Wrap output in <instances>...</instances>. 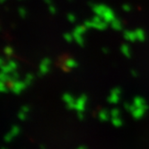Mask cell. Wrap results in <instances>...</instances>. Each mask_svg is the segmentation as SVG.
I'll list each match as a JSON object with an SVG mask.
<instances>
[{
  "label": "cell",
  "instance_id": "ac0fdd59",
  "mask_svg": "<svg viewBox=\"0 0 149 149\" xmlns=\"http://www.w3.org/2000/svg\"><path fill=\"white\" fill-rule=\"evenodd\" d=\"M77 115H78V118L82 120L83 119H84V115H83V111H78V113H77Z\"/></svg>",
  "mask_w": 149,
  "mask_h": 149
},
{
  "label": "cell",
  "instance_id": "30bf717a",
  "mask_svg": "<svg viewBox=\"0 0 149 149\" xmlns=\"http://www.w3.org/2000/svg\"><path fill=\"white\" fill-rule=\"evenodd\" d=\"M110 115H111V114H110L109 112H107L106 111H101L100 114H99V118H100L101 120L106 121V120H109Z\"/></svg>",
  "mask_w": 149,
  "mask_h": 149
},
{
  "label": "cell",
  "instance_id": "8fae6325",
  "mask_svg": "<svg viewBox=\"0 0 149 149\" xmlns=\"http://www.w3.org/2000/svg\"><path fill=\"white\" fill-rule=\"evenodd\" d=\"M65 65H66L68 68H76V67L77 66V62L74 61V59L68 58V59L66 61V64H65Z\"/></svg>",
  "mask_w": 149,
  "mask_h": 149
},
{
  "label": "cell",
  "instance_id": "8992f818",
  "mask_svg": "<svg viewBox=\"0 0 149 149\" xmlns=\"http://www.w3.org/2000/svg\"><path fill=\"white\" fill-rule=\"evenodd\" d=\"M120 90L119 88H116L114 89L111 95H110V97H109V102H111V103H116V102H118L120 101Z\"/></svg>",
  "mask_w": 149,
  "mask_h": 149
},
{
  "label": "cell",
  "instance_id": "6da1fadb",
  "mask_svg": "<svg viewBox=\"0 0 149 149\" xmlns=\"http://www.w3.org/2000/svg\"><path fill=\"white\" fill-rule=\"evenodd\" d=\"M7 84H8V88H9V90L11 91L12 93H14L15 94L21 93L24 90H25L28 87L26 86V84L24 83V81H20V80L15 81V82L9 81Z\"/></svg>",
  "mask_w": 149,
  "mask_h": 149
},
{
  "label": "cell",
  "instance_id": "7c38bea8",
  "mask_svg": "<svg viewBox=\"0 0 149 149\" xmlns=\"http://www.w3.org/2000/svg\"><path fill=\"white\" fill-rule=\"evenodd\" d=\"M18 119L20 120H22V121H24L26 119H27V116H28V113L23 111H20V112L18 113Z\"/></svg>",
  "mask_w": 149,
  "mask_h": 149
},
{
  "label": "cell",
  "instance_id": "ffe728a7",
  "mask_svg": "<svg viewBox=\"0 0 149 149\" xmlns=\"http://www.w3.org/2000/svg\"><path fill=\"white\" fill-rule=\"evenodd\" d=\"M1 149H8V148H6V147H2Z\"/></svg>",
  "mask_w": 149,
  "mask_h": 149
},
{
  "label": "cell",
  "instance_id": "4fadbf2b",
  "mask_svg": "<svg viewBox=\"0 0 149 149\" xmlns=\"http://www.w3.org/2000/svg\"><path fill=\"white\" fill-rule=\"evenodd\" d=\"M9 91V88L6 84V83L0 82V93H7Z\"/></svg>",
  "mask_w": 149,
  "mask_h": 149
},
{
  "label": "cell",
  "instance_id": "ba28073f",
  "mask_svg": "<svg viewBox=\"0 0 149 149\" xmlns=\"http://www.w3.org/2000/svg\"><path fill=\"white\" fill-rule=\"evenodd\" d=\"M33 80H34V76H33V74L29 73V74H26V77H25V78H24V83L26 84V86H31V84H33Z\"/></svg>",
  "mask_w": 149,
  "mask_h": 149
},
{
  "label": "cell",
  "instance_id": "9a60e30c",
  "mask_svg": "<svg viewBox=\"0 0 149 149\" xmlns=\"http://www.w3.org/2000/svg\"><path fill=\"white\" fill-rule=\"evenodd\" d=\"M111 116H112L113 118H117V117H119L120 116V111L117 110V109H113L111 111Z\"/></svg>",
  "mask_w": 149,
  "mask_h": 149
},
{
  "label": "cell",
  "instance_id": "7a4b0ae2",
  "mask_svg": "<svg viewBox=\"0 0 149 149\" xmlns=\"http://www.w3.org/2000/svg\"><path fill=\"white\" fill-rule=\"evenodd\" d=\"M51 66V62L49 58H44L42 60L39 66V76L43 77L46 74L49 73Z\"/></svg>",
  "mask_w": 149,
  "mask_h": 149
},
{
  "label": "cell",
  "instance_id": "d6986e66",
  "mask_svg": "<svg viewBox=\"0 0 149 149\" xmlns=\"http://www.w3.org/2000/svg\"><path fill=\"white\" fill-rule=\"evenodd\" d=\"M77 149H86V148L84 147V146H80V147H78Z\"/></svg>",
  "mask_w": 149,
  "mask_h": 149
},
{
  "label": "cell",
  "instance_id": "2e32d148",
  "mask_svg": "<svg viewBox=\"0 0 149 149\" xmlns=\"http://www.w3.org/2000/svg\"><path fill=\"white\" fill-rule=\"evenodd\" d=\"M21 111H24V112H26V113H29V111H30V107H29V106H27V105L23 106L22 109H21Z\"/></svg>",
  "mask_w": 149,
  "mask_h": 149
},
{
  "label": "cell",
  "instance_id": "e0dca14e",
  "mask_svg": "<svg viewBox=\"0 0 149 149\" xmlns=\"http://www.w3.org/2000/svg\"><path fill=\"white\" fill-rule=\"evenodd\" d=\"M6 65V63H5V60L3 58H0V69H1L4 66Z\"/></svg>",
  "mask_w": 149,
  "mask_h": 149
},
{
  "label": "cell",
  "instance_id": "3957f363",
  "mask_svg": "<svg viewBox=\"0 0 149 149\" xmlns=\"http://www.w3.org/2000/svg\"><path fill=\"white\" fill-rule=\"evenodd\" d=\"M20 131H21V129H20V127H19V126H16V125H15V126H13V127L11 129V130H10V131L5 136V137H4L5 142H6V143H10L11 141H13L14 138L19 135Z\"/></svg>",
  "mask_w": 149,
  "mask_h": 149
},
{
  "label": "cell",
  "instance_id": "52a82bcc",
  "mask_svg": "<svg viewBox=\"0 0 149 149\" xmlns=\"http://www.w3.org/2000/svg\"><path fill=\"white\" fill-rule=\"evenodd\" d=\"M146 110V109H145V108H135L131 111V113H132V115H133V117L135 119H140L141 117L144 115Z\"/></svg>",
  "mask_w": 149,
  "mask_h": 149
},
{
  "label": "cell",
  "instance_id": "9c48e42d",
  "mask_svg": "<svg viewBox=\"0 0 149 149\" xmlns=\"http://www.w3.org/2000/svg\"><path fill=\"white\" fill-rule=\"evenodd\" d=\"M10 80H11V77H10V74H5L2 71H0V82L3 83H8Z\"/></svg>",
  "mask_w": 149,
  "mask_h": 149
},
{
  "label": "cell",
  "instance_id": "5bb4252c",
  "mask_svg": "<svg viewBox=\"0 0 149 149\" xmlns=\"http://www.w3.org/2000/svg\"><path fill=\"white\" fill-rule=\"evenodd\" d=\"M112 123L116 127H120L121 124H122V121H121V120L119 119V117H117V118H113L112 119Z\"/></svg>",
  "mask_w": 149,
  "mask_h": 149
},
{
  "label": "cell",
  "instance_id": "277c9868",
  "mask_svg": "<svg viewBox=\"0 0 149 149\" xmlns=\"http://www.w3.org/2000/svg\"><path fill=\"white\" fill-rule=\"evenodd\" d=\"M63 101L66 102L67 107L69 110H73L76 108V102L77 100L74 99L71 94L69 93H65L63 95Z\"/></svg>",
  "mask_w": 149,
  "mask_h": 149
},
{
  "label": "cell",
  "instance_id": "5b68a950",
  "mask_svg": "<svg viewBox=\"0 0 149 149\" xmlns=\"http://www.w3.org/2000/svg\"><path fill=\"white\" fill-rule=\"evenodd\" d=\"M86 102H87V97L86 95L84 94L81 95L76 102V108H74V110H77V111H84V109H86Z\"/></svg>",
  "mask_w": 149,
  "mask_h": 149
}]
</instances>
